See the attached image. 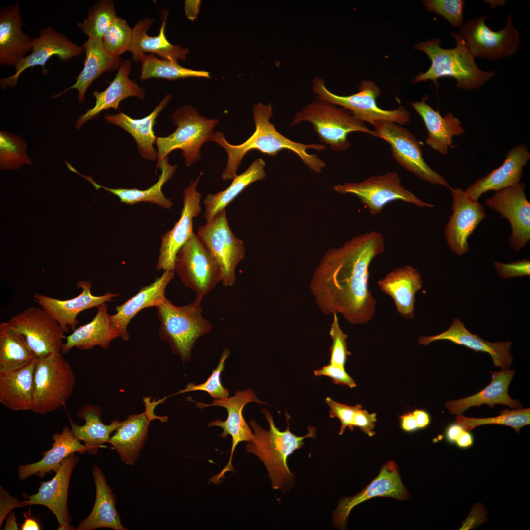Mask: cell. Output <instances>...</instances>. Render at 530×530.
<instances>
[{
  "instance_id": "cell-20",
  "label": "cell",
  "mask_w": 530,
  "mask_h": 530,
  "mask_svg": "<svg viewBox=\"0 0 530 530\" xmlns=\"http://www.w3.org/2000/svg\"><path fill=\"white\" fill-rule=\"evenodd\" d=\"M166 398L151 401L150 397H145V411L140 414L130 415L121 422L115 433L110 437L108 443L112 445L126 465L133 466L137 461L147 439L150 422L159 419L164 422L168 420L167 416H158L154 413L156 407Z\"/></svg>"
},
{
  "instance_id": "cell-7",
  "label": "cell",
  "mask_w": 530,
  "mask_h": 530,
  "mask_svg": "<svg viewBox=\"0 0 530 530\" xmlns=\"http://www.w3.org/2000/svg\"><path fill=\"white\" fill-rule=\"evenodd\" d=\"M171 119L177 126L175 131L166 137H156V167L175 149L182 150V156L188 167L201 159L200 148L204 143L211 141L219 120L203 117L193 106L187 105L176 109Z\"/></svg>"
},
{
  "instance_id": "cell-49",
  "label": "cell",
  "mask_w": 530,
  "mask_h": 530,
  "mask_svg": "<svg viewBox=\"0 0 530 530\" xmlns=\"http://www.w3.org/2000/svg\"><path fill=\"white\" fill-rule=\"evenodd\" d=\"M230 354V351L228 348H226L224 349L220 357L219 362L217 367L212 370L210 376L204 383L199 384L189 383L185 389L180 390L176 394L170 396L190 391H203L207 392L211 397L215 399L228 398L229 396V392L222 384L221 375L222 371L224 369L225 361Z\"/></svg>"
},
{
  "instance_id": "cell-45",
  "label": "cell",
  "mask_w": 530,
  "mask_h": 530,
  "mask_svg": "<svg viewBox=\"0 0 530 530\" xmlns=\"http://www.w3.org/2000/svg\"><path fill=\"white\" fill-rule=\"evenodd\" d=\"M113 2L111 0L97 1L90 7L88 15L77 26L88 38L100 39L109 30L117 17Z\"/></svg>"
},
{
  "instance_id": "cell-55",
  "label": "cell",
  "mask_w": 530,
  "mask_h": 530,
  "mask_svg": "<svg viewBox=\"0 0 530 530\" xmlns=\"http://www.w3.org/2000/svg\"><path fill=\"white\" fill-rule=\"evenodd\" d=\"M376 422V414L375 413H369L361 407L356 411L354 415L353 426L354 427H359L364 433L371 437L375 434L374 428Z\"/></svg>"
},
{
  "instance_id": "cell-6",
  "label": "cell",
  "mask_w": 530,
  "mask_h": 530,
  "mask_svg": "<svg viewBox=\"0 0 530 530\" xmlns=\"http://www.w3.org/2000/svg\"><path fill=\"white\" fill-rule=\"evenodd\" d=\"M312 124L319 141L333 150L342 152L351 147L349 133L361 132L373 136L365 122L356 118L348 110L332 103L316 99L297 112L290 126L301 122Z\"/></svg>"
},
{
  "instance_id": "cell-61",
  "label": "cell",
  "mask_w": 530,
  "mask_h": 530,
  "mask_svg": "<svg viewBox=\"0 0 530 530\" xmlns=\"http://www.w3.org/2000/svg\"><path fill=\"white\" fill-rule=\"evenodd\" d=\"M455 444L462 449H467L474 444V437L470 432L465 430L457 439Z\"/></svg>"
},
{
  "instance_id": "cell-1",
  "label": "cell",
  "mask_w": 530,
  "mask_h": 530,
  "mask_svg": "<svg viewBox=\"0 0 530 530\" xmlns=\"http://www.w3.org/2000/svg\"><path fill=\"white\" fill-rule=\"evenodd\" d=\"M385 249L383 235L375 231L357 235L322 257L310 288L325 315L340 314L349 323L361 325L373 317L376 301L368 289L369 267Z\"/></svg>"
},
{
  "instance_id": "cell-47",
  "label": "cell",
  "mask_w": 530,
  "mask_h": 530,
  "mask_svg": "<svg viewBox=\"0 0 530 530\" xmlns=\"http://www.w3.org/2000/svg\"><path fill=\"white\" fill-rule=\"evenodd\" d=\"M26 142L19 136L7 131L0 132V168L15 170L24 164H31L32 161L26 151Z\"/></svg>"
},
{
  "instance_id": "cell-57",
  "label": "cell",
  "mask_w": 530,
  "mask_h": 530,
  "mask_svg": "<svg viewBox=\"0 0 530 530\" xmlns=\"http://www.w3.org/2000/svg\"><path fill=\"white\" fill-rule=\"evenodd\" d=\"M465 429L458 423H453L447 426L445 431V438L448 442L455 443Z\"/></svg>"
},
{
  "instance_id": "cell-28",
  "label": "cell",
  "mask_w": 530,
  "mask_h": 530,
  "mask_svg": "<svg viewBox=\"0 0 530 530\" xmlns=\"http://www.w3.org/2000/svg\"><path fill=\"white\" fill-rule=\"evenodd\" d=\"M174 271L165 270L153 282L142 287L139 292L121 305L116 307V313L110 315L111 325L119 332L120 337L127 341L129 334L127 327L131 319L141 310L156 307L166 298L165 289L174 277Z\"/></svg>"
},
{
  "instance_id": "cell-41",
  "label": "cell",
  "mask_w": 530,
  "mask_h": 530,
  "mask_svg": "<svg viewBox=\"0 0 530 530\" xmlns=\"http://www.w3.org/2000/svg\"><path fill=\"white\" fill-rule=\"evenodd\" d=\"M160 168L161 173L159 179L153 186L144 190L137 188H111L102 186L96 183L90 176L81 175L95 187L96 190L103 188L117 196L121 203L133 205L139 202H149L158 205L165 209H170L173 206L171 199L167 198L161 189L164 184L173 176L177 169L176 165H170L166 157L156 167Z\"/></svg>"
},
{
  "instance_id": "cell-14",
  "label": "cell",
  "mask_w": 530,
  "mask_h": 530,
  "mask_svg": "<svg viewBox=\"0 0 530 530\" xmlns=\"http://www.w3.org/2000/svg\"><path fill=\"white\" fill-rule=\"evenodd\" d=\"M487 16L472 19L461 25L458 32L475 57L490 60L515 54L520 44L519 32L515 28L511 11L505 27L492 31L485 23Z\"/></svg>"
},
{
  "instance_id": "cell-33",
  "label": "cell",
  "mask_w": 530,
  "mask_h": 530,
  "mask_svg": "<svg viewBox=\"0 0 530 530\" xmlns=\"http://www.w3.org/2000/svg\"><path fill=\"white\" fill-rule=\"evenodd\" d=\"M35 358L18 368L0 372V403L13 411L31 410Z\"/></svg>"
},
{
  "instance_id": "cell-29",
  "label": "cell",
  "mask_w": 530,
  "mask_h": 530,
  "mask_svg": "<svg viewBox=\"0 0 530 530\" xmlns=\"http://www.w3.org/2000/svg\"><path fill=\"white\" fill-rule=\"evenodd\" d=\"M131 69V61L128 59L123 60L114 79L108 87L103 91L96 90L93 92V96L96 99L95 105L85 114L80 115L76 124L77 129H80L87 121L98 117L104 110L110 108L119 109L120 102L125 98L134 96L144 99V90L134 80L129 78Z\"/></svg>"
},
{
  "instance_id": "cell-13",
  "label": "cell",
  "mask_w": 530,
  "mask_h": 530,
  "mask_svg": "<svg viewBox=\"0 0 530 530\" xmlns=\"http://www.w3.org/2000/svg\"><path fill=\"white\" fill-rule=\"evenodd\" d=\"M333 189L341 194L356 196L367 206L370 213L372 215L379 214L385 205L395 200L403 201L420 207H434L432 204L424 202L404 188L398 174L394 171L372 176L359 182L337 185Z\"/></svg>"
},
{
  "instance_id": "cell-10",
  "label": "cell",
  "mask_w": 530,
  "mask_h": 530,
  "mask_svg": "<svg viewBox=\"0 0 530 530\" xmlns=\"http://www.w3.org/2000/svg\"><path fill=\"white\" fill-rule=\"evenodd\" d=\"M197 235L219 265L222 285L232 286L236 279V266L244 259L245 248L243 242L230 229L225 210L200 227Z\"/></svg>"
},
{
  "instance_id": "cell-21",
  "label": "cell",
  "mask_w": 530,
  "mask_h": 530,
  "mask_svg": "<svg viewBox=\"0 0 530 530\" xmlns=\"http://www.w3.org/2000/svg\"><path fill=\"white\" fill-rule=\"evenodd\" d=\"M376 497H392L405 500L409 492L401 481L398 467L393 461H388L383 465L378 476L363 490L354 496L344 497L339 502L333 513L334 526L344 530L349 515L352 509L360 503Z\"/></svg>"
},
{
  "instance_id": "cell-36",
  "label": "cell",
  "mask_w": 530,
  "mask_h": 530,
  "mask_svg": "<svg viewBox=\"0 0 530 530\" xmlns=\"http://www.w3.org/2000/svg\"><path fill=\"white\" fill-rule=\"evenodd\" d=\"M82 47L86 57L83 68L76 78V83L53 98L70 89H76L79 93L78 102L84 103L86 91L93 81L103 73L118 69L121 64L120 56L110 53L100 39L88 38Z\"/></svg>"
},
{
  "instance_id": "cell-44",
  "label": "cell",
  "mask_w": 530,
  "mask_h": 530,
  "mask_svg": "<svg viewBox=\"0 0 530 530\" xmlns=\"http://www.w3.org/2000/svg\"><path fill=\"white\" fill-rule=\"evenodd\" d=\"M139 62L142 64L139 77L142 81L152 78H163L172 81L190 77L210 78L207 71L185 68L179 65L177 62L159 59L151 53L142 54Z\"/></svg>"
},
{
  "instance_id": "cell-11",
  "label": "cell",
  "mask_w": 530,
  "mask_h": 530,
  "mask_svg": "<svg viewBox=\"0 0 530 530\" xmlns=\"http://www.w3.org/2000/svg\"><path fill=\"white\" fill-rule=\"evenodd\" d=\"M174 272L196 297L202 298L221 282L219 265L194 233L178 250Z\"/></svg>"
},
{
  "instance_id": "cell-9",
  "label": "cell",
  "mask_w": 530,
  "mask_h": 530,
  "mask_svg": "<svg viewBox=\"0 0 530 530\" xmlns=\"http://www.w3.org/2000/svg\"><path fill=\"white\" fill-rule=\"evenodd\" d=\"M312 90L315 98L332 103L349 110L357 119L373 125L377 121H387L400 125L410 120V113L402 106L394 110H385L378 107L376 99L381 90L372 80L361 81L358 92L349 95H337L327 89L323 79L315 78Z\"/></svg>"
},
{
  "instance_id": "cell-48",
  "label": "cell",
  "mask_w": 530,
  "mask_h": 530,
  "mask_svg": "<svg viewBox=\"0 0 530 530\" xmlns=\"http://www.w3.org/2000/svg\"><path fill=\"white\" fill-rule=\"evenodd\" d=\"M132 28L123 18L117 16L113 24L101 39L103 46L112 54L120 56L130 49Z\"/></svg>"
},
{
  "instance_id": "cell-18",
  "label": "cell",
  "mask_w": 530,
  "mask_h": 530,
  "mask_svg": "<svg viewBox=\"0 0 530 530\" xmlns=\"http://www.w3.org/2000/svg\"><path fill=\"white\" fill-rule=\"evenodd\" d=\"M525 187V183L520 182L495 191L485 201L487 207L509 221L512 229L509 244L517 252L530 240V203L526 196Z\"/></svg>"
},
{
  "instance_id": "cell-53",
  "label": "cell",
  "mask_w": 530,
  "mask_h": 530,
  "mask_svg": "<svg viewBox=\"0 0 530 530\" xmlns=\"http://www.w3.org/2000/svg\"><path fill=\"white\" fill-rule=\"evenodd\" d=\"M495 267L503 279L530 275V260L523 259L510 263L495 262Z\"/></svg>"
},
{
  "instance_id": "cell-4",
  "label": "cell",
  "mask_w": 530,
  "mask_h": 530,
  "mask_svg": "<svg viewBox=\"0 0 530 530\" xmlns=\"http://www.w3.org/2000/svg\"><path fill=\"white\" fill-rule=\"evenodd\" d=\"M450 34L456 42L453 48L441 47L440 40L437 38L420 42L413 46L415 49L427 54L431 64L427 71L417 75L412 80V83L430 80L437 84L439 79L450 77L456 80L458 87L470 91L479 88L495 76L494 71H484L478 67L475 56L458 32Z\"/></svg>"
},
{
  "instance_id": "cell-19",
  "label": "cell",
  "mask_w": 530,
  "mask_h": 530,
  "mask_svg": "<svg viewBox=\"0 0 530 530\" xmlns=\"http://www.w3.org/2000/svg\"><path fill=\"white\" fill-rule=\"evenodd\" d=\"M202 173L188 186L183 189V208L181 216L174 227L161 237L159 254L156 268L158 270L174 271L176 254L193 234V219L201 213V195L197 190V186Z\"/></svg>"
},
{
  "instance_id": "cell-62",
  "label": "cell",
  "mask_w": 530,
  "mask_h": 530,
  "mask_svg": "<svg viewBox=\"0 0 530 530\" xmlns=\"http://www.w3.org/2000/svg\"><path fill=\"white\" fill-rule=\"evenodd\" d=\"M25 518L26 519L21 527L22 530H39L41 529L38 523L34 519L31 517L27 518L26 516Z\"/></svg>"
},
{
  "instance_id": "cell-40",
  "label": "cell",
  "mask_w": 530,
  "mask_h": 530,
  "mask_svg": "<svg viewBox=\"0 0 530 530\" xmlns=\"http://www.w3.org/2000/svg\"><path fill=\"white\" fill-rule=\"evenodd\" d=\"M101 409L99 406L86 404L78 411L77 416L83 419V425L76 424L69 418L72 435L79 441H82L87 451L90 454H97L100 446L108 443L111 434L116 431L121 422L114 419L110 424H105L101 420Z\"/></svg>"
},
{
  "instance_id": "cell-30",
  "label": "cell",
  "mask_w": 530,
  "mask_h": 530,
  "mask_svg": "<svg viewBox=\"0 0 530 530\" xmlns=\"http://www.w3.org/2000/svg\"><path fill=\"white\" fill-rule=\"evenodd\" d=\"M426 98L424 97L411 105L423 120L428 132L426 144L440 154L446 155L449 147H453V138L462 135L465 129L462 122L452 113L442 116L438 111L434 110L426 103Z\"/></svg>"
},
{
  "instance_id": "cell-52",
  "label": "cell",
  "mask_w": 530,
  "mask_h": 530,
  "mask_svg": "<svg viewBox=\"0 0 530 530\" xmlns=\"http://www.w3.org/2000/svg\"><path fill=\"white\" fill-rule=\"evenodd\" d=\"M326 403L329 407L330 417L338 418L341 422L339 435H342L347 428L351 431L354 430V415L356 411L362 407L361 405L349 406L335 401L329 397L326 398Z\"/></svg>"
},
{
  "instance_id": "cell-5",
  "label": "cell",
  "mask_w": 530,
  "mask_h": 530,
  "mask_svg": "<svg viewBox=\"0 0 530 530\" xmlns=\"http://www.w3.org/2000/svg\"><path fill=\"white\" fill-rule=\"evenodd\" d=\"M202 300L196 297L189 304L178 306L165 298L156 307L160 322L159 337L183 362L190 360L197 339L212 329L211 324L202 316Z\"/></svg>"
},
{
  "instance_id": "cell-37",
  "label": "cell",
  "mask_w": 530,
  "mask_h": 530,
  "mask_svg": "<svg viewBox=\"0 0 530 530\" xmlns=\"http://www.w3.org/2000/svg\"><path fill=\"white\" fill-rule=\"evenodd\" d=\"M172 97L167 94L153 110L146 117L133 119L120 112L116 114H106L104 119L111 124L118 126L131 134L134 139L140 156L145 159L157 160V152L154 148L156 137L153 130L156 119L167 106Z\"/></svg>"
},
{
  "instance_id": "cell-31",
  "label": "cell",
  "mask_w": 530,
  "mask_h": 530,
  "mask_svg": "<svg viewBox=\"0 0 530 530\" xmlns=\"http://www.w3.org/2000/svg\"><path fill=\"white\" fill-rule=\"evenodd\" d=\"M490 383L479 392L458 400L447 401L445 406L451 414L462 415L473 406L479 407L487 404L491 408L495 404L506 405L513 409L521 408L519 400L512 399L508 394V388L516 371L514 370L501 369L499 371H491Z\"/></svg>"
},
{
  "instance_id": "cell-22",
  "label": "cell",
  "mask_w": 530,
  "mask_h": 530,
  "mask_svg": "<svg viewBox=\"0 0 530 530\" xmlns=\"http://www.w3.org/2000/svg\"><path fill=\"white\" fill-rule=\"evenodd\" d=\"M79 458L73 453L64 459L53 478L40 482L38 492L21 501L22 506L40 505L46 507L55 516L60 530H76L71 525L67 508L70 479Z\"/></svg>"
},
{
  "instance_id": "cell-23",
  "label": "cell",
  "mask_w": 530,
  "mask_h": 530,
  "mask_svg": "<svg viewBox=\"0 0 530 530\" xmlns=\"http://www.w3.org/2000/svg\"><path fill=\"white\" fill-rule=\"evenodd\" d=\"M450 190L453 213L445 226V237L451 251L462 256L469 250L468 238L487 215L483 206L466 196L462 189Z\"/></svg>"
},
{
  "instance_id": "cell-60",
  "label": "cell",
  "mask_w": 530,
  "mask_h": 530,
  "mask_svg": "<svg viewBox=\"0 0 530 530\" xmlns=\"http://www.w3.org/2000/svg\"><path fill=\"white\" fill-rule=\"evenodd\" d=\"M185 9L186 17L191 20L196 18L198 14L200 1L199 0H185Z\"/></svg>"
},
{
  "instance_id": "cell-56",
  "label": "cell",
  "mask_w": 530,
  "mask_h": 530,
  "mask_svg": "<svg viewBox=\"0 0 530 530\" xmlns=\"http://www.w3.org/2000/svg\"><path fill=\"white\" fill-rule=\"evenodd\" d=\"M0 527L7 514L13 509L22 507L21 501L11 496L6 490L0 489Z\"/></svg>"
},
{
  "instance_id": "cell-43",
  "label": "cell",
  "mask_w": 530,
  "mask_h": 530,
  "mask_svg": "<svg viewBox=\"0 0 530 530\" xmlns=\"http://www.w3.org/2000/svg\"><path fill=\"white\" fill-rule=\"evenodd\" d=\"M37 358L25 338L7 322L0 324V372L10 371Z\"/></svg>"
},
{
  "instance_id": "cell-42",
  "label": "cell",
  "mask_w": 530,
  "mask_h": 530,
  "mask_svg": "<svg viewBox=\"0 0 530 530\" xmlns=\"http://www.w3.org/2000/svg\"><path fill=\"white\" fill-rule=\"evenodd\" d=\"M265 161L261 158H258L243 173L237 175L226 189L215 194H208L204 200L205 212L203 217L206 222L219 212L225 210L226 207L249 185L263 180L266 175L265 171Z\"/></svg>"
},
{
  "instance_id": "cell-17",
  "label": "cell",
  "mask_w": 530,
  "mask_h": 530,
  "mask_svg": "<svg viewBox=\"0 0 530 530\" xmlns=\"http://www.w3.org/2000/svg\"><path fill=\"white\" fill-rule=\"evenodd\" d=\"M83 53L82 46H79L64 34L54 29L48 25L39 31L38 37L32 38V50L30 54L20 60L14 67L16 71L10 76L0 79V86L3 89L7 87L15 88L20 75L28 68L35 66L45 67L47 61L53 55L65 62Z\"/></svg>"
},
{
  "instance_id": "cell-27",
  "label": "cell",
  "mask_w": 530,
  "mask_h": 530,
  "mask_svg": "<svg viewBox=\"0 0 530 530\" xmlns=\"http://www.w3.org/2000/svg\"><path fill=\"white\" fill-rule=\"evenodd\" d=\"M18 1L0 10V65L15 66L32 51V38L22 30Z\"/></svg>"
},
{
  "instance_id": "cell-32",
  "label": "cell",
  "mask_w": 530,
  "mask_h": 530,
  "mask_svg": "<svg viewBox=\"0 0 530 530\" xmlns=\"http://www.w3.org/2000/svg\"><path fill=\"white\" fill-rule=\"evenodd\" d=\"M164 18L157 36H151L147 34V31L154 22V19L149 17L138 20L132 28L129 51L131 52L134 62H139L140 56L145 53H154L162 59L174 62L186 59L189 50L180 45H173L167 40L165 34L166 16Z\"/></svg>"
},
{
  "instance_id": "cell-35",
  "label": "cell",
  "mask_w": 530,
  "mask_h": 530,
  "mask_svg": "<svg viewBox=\"0 0 530 530\" xmlns=\"http://www.w3.org/2000/svg\"><path fill=\"white\" fill-rule=\"evenodd\" d=\"M422 283L417 269L404 266L392 271L377 284L383 292L392 298L398 312L405 318H413L415 295Z\"/></svg>"
},
{
  "instance_id": "cell-15",
  "label": "cell",
  "mask_w": 530,
  "mask_h": 530,
  "mask_svg": "<svg viewBox=\"0 0 530 530\" xmlns=\"http://www.w3.org/2000/svg\"><path fill=\"white\" fill-rule=\"evenodd\" d=\"M25 338L38 358L61 352L66 333L40 307H30L12 317L8 321Z\"/></svg>"
},
{
  "instance_id": "cell-16",
  "label": "cell",
  "mask_w": 530,
  "mask_h": 530,
  "mask_svg": "<svg viewBox=\"0 0 530 530\" xmlns=\"http://www.w3.org/2000/svg\"><path fill=\"white\" fill-rule=\"evenodd\" d=\"M188 398L195 402L196 406L200 409L217 406L224 407L227 411L228 415L225 421L217 419L207 424L208 427H221L223 432L219 435L221 438H226L228 435H230L232 438V448L229 461L221 472L212 478L213 482L216 483L227 472L233 470L232 456L237 446L241 442H249L253 438V432L243 415L244 407L250 402L262 404L266 403L259 400L253 391L250 388L243 391L238 390L235 391L234 396L230 398L214 399L212 404L196 401L190 398Z\"/></svg>"
},
{
  "instance_id": "cell-51",
  "label": "cell",
  "mask_w": 530,
  "mask_h": 530,
  "mask_svg": "<svg viewBox=\"0 0 530 530\" xmlns=\"http://www.w3.org/2000/svg\"><path fill=\"white\" fill-rule=\"evenodd\" d=\"M329 334L332 341L330 349V364L344 367L350 352L347 349V335L340 326L337 314H333Z\"/></svg>"
},
{
  "instance_id": "cell-58",
  "label": "cell",
  "mask_w": 530,
  "mask_h": 530,
  "mask_svg": "<svg viewBox=\"0 0 530 530\" xmlns=\"http://www.w3.org/2000/svg\"><path fill=\"white\" fill-rule=\"evenodd\" d=\"M400 426L406 432H413L419 429L417 423L412 412H408L400 416Z\"/></svg>"
},
{
  "instance_id": "cell-12",
  "label": "cell",
  "mask_w": 530,
  "mask_h": 530,
  "mask_svg": "<svg viewBox=\"0 0 530 530\" xmlns=\"http://www.w3.org/2000/svg\"><path fill=\"white\" fill-rule=\"evenodd\" d=\"M372 125L373 136L389 144L392 156L399 165L422 180L450 189L446 178L426 162L420 142L407 129L387 121H377Z\"/></svg>"
},
{
  "instance_id": "cell-39",
  "label": "cell",
  "mask_w": 530,
  "mask_h": 530,
  "mask_svg": "<svg viewBox=\"0 0 530 530\" xmlns=\"http://www.w3.org/2000/svg\"><path fill=\"white\" fill-rule=\"evenodd\" d=\"M53 441L51 449L43 452V458L32 464L21 465L18 469V477L24 480L33 476L43 478L47 473H55L62 461L73 453H84L86 448L72 434L71 429L64 427L61 433H55L52 437Z\"/></svg>"
},
{
  "instance_id": "cell-46",
  "label": "cell",
  "mask_w": 530,
  "mask_h": 530,
  "mask_svg": "<svg viewBox=\"0 0 530 530\" xmlns=\"http://www.w3.org/2000/svg\"><path fill=\"white\" fill-rule=\"evenodd\" d=\"M500 415L494 417L475 418L457 415L456 423L469 432L475 427L485 424H496L512 427L519 433L520 429L530 424V409H506L500 412Z\"/></svg>"
},
{
  "instance_id": "cell-50",
  "label": "cell",
  "mask_w": 530,
  "mask_h": 530,
  "mask_svg": "<svg viewBox=\"0 0 530 530\" xmlns=\"http://www.w3.org/2000/svg\"><path fill=\"white\" fill-rule=\"evenodd\" d=\"M424 6L429 12L443 17L454 27L461 26L465 2L462 0H424Z\"/></svg>"
},
{
  "instance_id": "cell-26",
  "label": "cell",
  "mask_w": 530,
  "mask_h": 530,
  "mask_svg": "<svg viewBox=\"0 0 530 530\" xmlns=\"http://www.w3.org/2000/svg\"><path fill=\"white\" fill-rule=\"evenodd\" d=\"M437 340H449L455 344L468 347L476 352H486L491 356L495 367L507 369L511 365L513 357L510 352L511 342H490L477 334L470 333L458 318L453 319L452 325L447 330L435 336H420L418 343L427 345Z\"/></svg>"
},
{
  "instance_id": "cell-54",
  "label": "cell",
  "mask_w": 530,
  "mask_h": 530,
  "mask_svg": "<svg viewBox=\"0 0 530 530\" xmlns=\"http://www.w3.org/2000/svg\"><path fill=\"white\" fill-rule=\"evenodd\" d=\"M316 376H326L330 377L334 383L342 386H347L350 388L356 386L353 378L345 370L344 367L330 364L314 371Z\"/></svg>"
},
{
  "instance_id": "cell-8",
  "label": "cell",
  "mask_w": 530,
  "mask_h": 530,
  "mask_svg": "<svg viewBox=\"0 0 530 530\" xmlns=\"http://www.w3.org/2000/svg\"><path fill=\"white\" fill-rule=\"evenodd\" d=\"M75 383L74 371L61 352L38 358L31 411L45 415L64 407L73 394Z\"/></svg>"
},
{
  "instance_id": "cell-38",
  "label": "cell",
  "mask_w": 530,
  "mask_h": 530,
  "mask_svg": "<svg viewBox=\"0 0 530 530\" xmlns=\"http://www.w3.org/2000/svg\"><path fill=\"white\" fill-rule=\"evenodd\" d=\"M92 472L96 488L95 503L89 515L80 523L76 530H93L101 528L128 530L121 523L115 506V496L107 484L104 475L97 465L93 467Z\"/></svg>"
},
{
  "instance_id": "cell-59",
  "label": "cell",
  "mask_w": 530,
  "mask_h": 530,
  "mask_svg": "<svg viewBox=\"0 0 530 530\" xmlns=\"http://www.w3.org/2000/svg\"><path fill=\"white\" fill-rule=\"evenodd\" d=\"M412 413L416 420L419 429H424L429 425L430 417L427 412L423 409H416Z\"/></svg>"
},
{
  "instance_id": "cell-3",
  "label": "cell",
  "mask_w": 530,
  "mask_h": 530,
  "mask_svg": "<svg viewBox=\"0 0 530 530\" xmlns=\"http://www.w3.org/2000/svg\"><path fill=\"white\" fill-rule=\"evenodd\" d=\"M269 424V429H263L253 419L249 422L253 430V438L247 442L245 450L257 456L265 466L274 489L289 491L294 484L295 475L291 472L287 459L289 455L300 449L304 439L316 436V429L309 426L308 433L303 436L292 433L288 425L285 431H280L275 425L273 416L266 408L262 410Z\"/></svg>"
},
{
  "instance_id": "cell-24",
  "label": "cell",
  "mask_w": 530,
  "mask_h": 530,
  "mask_svg": "<svg viewBox=\"0 0 530 530\" xmlns=\"http://www.w3.org/2000/svg\"><path fill=\"white\" fill-rule=\"evenodd\" d=\"M76 286L82 289L81 292L69 299L61 300L38 293L33 294V301L56 321L66 333L69 329L73 331L77 327L79 323L77 317L80 312L112 301L118 295L107 292L95 296L91 293L92 283L87 280L78 281Z\"/></svg>"
},
{
  "instance_id": "cell-25",
  "label": "cell",
  "mask_w": 530,
  "mask_h": 530,
  "mask_svg": "<svg viewBox=\"0 0 530 530\" xmlns=\"http://www.w3.org/2000/svg\"><path fill=\"white\" fill-rule=\"evenodd\" d=\"M530 159L527 145L519 144L507 152L505 160L497 168L476 180L465 190L466 196L478 201L483 193L490 190L497 191L514 186L521 182L523 168Z\"/></svg>"
},
{
  "instance_id": "cell-34",
  "label": "cell",
  "mask_w": 530,
  "mask_h": 530,
  "mask_svg": "<svg viewBox=\"0 0 530 530\" xmlns=\"http://www.w3.org/2000/svg\"><path fill=\"white\" fill-rule=\"evenodd\" d=\"M97 308L90 322L77 327L66 337L61 351L62 354L68 353L73 348L88 350L98 346L106 349L113 340L120 337L119 332L110 323L107 305L103 303Z\"/></svg>"
},
{
  "instance_id": "cell-63",
  "label": "cell",
  "mask_w": 530,
  "mask_h": 530,
  "mask_svg": "<svg viewBox=\"0 0 530 530\" xmlns=\"http://www.w3.org/2000/svg\"><path fill=\"white\" fill-rule=\"evenodd\" d=\"M18 527L16 522L14 513H11L8 517L4 530H18Z\"/></svg>"
},
{
  "instance_id": "cell-2",
  "label": "cell",
  "mask_w": 530,
  "mask_h": 530,
  "mask_svg": "<svg viewBox=\"0 0 530 530\" xmlns=\"http://www.w3.org/2000/svg\"><path fill=\"white\" fill-rule=\"evenodd\" d=\"M253 118L255 130L253 134L244 142L239 145L231 144L226 140L223 133L214 132L211 141L223 147L227 156V164L222 174L224 180L233 179L236 175L241 161L249 151L257 150L270 156H276L282 150L286 149L296 154L312 171L318 174L322 172L326 164L316 154H309L307 150L314 149L323 151L324 144H303L292 141L282 134L270 122L273 115L272 104L265 105L259 103L254 105Z\"/></svg>"
}]
</instances>
